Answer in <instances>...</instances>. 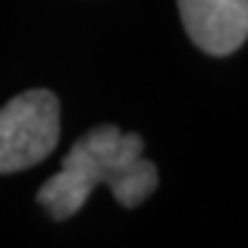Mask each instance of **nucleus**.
I'll list each match as a JSON object with an SVG mask.
<instances>
[{"label":"nucleus","mask_w":248,"mask_h":248,"mask_svg":"<svg viewBox=\"0 0 248 248\" xmlns=\"http://www.w3.org/2000/svg\"><path fill=\"white\" fill-rule=\"evenodd\" d=\"M105 182L122 207H138L157 187V169L143 157V141L116 124H99L66 152L61 171L39 187V204L55 221H66Z\"/></svg>","instance_id":"1"},{"label":"nucleus","mask_w":248,"mask_h":248,"mask_svg":"<svg viewBox=\"0 0 248 248\" xmlns=\"http://www.w3.org/2000/svg\"><path fill=\"white\" fill-rule=\"evenodd\" d=\"M190 42L210 55H229L248 39V0H177Z\"/></svg>","instance_id":"3"},{"label":"nucleus","mask_w":248,"mask_h":248,"mask_svg":"<svg viewBox=\"0 0 248 248\" xmlns=\"http://www.w3.org/2000/svg\"><path fill=\"white\" fill-rule=\"evenodd\" d=\"M61 102L53 91L31 89L0 108V174L25 171L55 149Z\"/></svg>","instance_id":"2"}]
</instances>
